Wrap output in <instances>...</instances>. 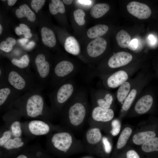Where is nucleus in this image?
<instances>
[{
    "label": "nucleus",
    "instance_id": "18",
    "mask_svg": "<svg viewBox=\"0 0 158 158\" xmlns=\"http://www.w3.org/2000/svg\"><path fill=\"white\" fill-rule=\"evenodd\" d=\"M42 40L43 43L49 47H53L56 43L55 35L50 29L46 27H43L41 30Z\"/></svg>",
    "mask_w": 158,
    "mask_h": 158
},
{
    "label": "nucleus",
    "instance_id": "24",
    "mask_svg": "<svg viewBox=\"0 0 158 158\" xmlns=\"http://www.w3.org/2000/svg\"><path fill=\"white\" fill-rule=\"evenodd\" d=\"M132 132L131 128L129 127L125 128L121 133L118 139L116 147L120 149L126 144Z\"/></svg>",
    "mask_w": 158,
    "mask_h": 158
},
{
    "label": "nucleus",
    "instance_id": "10",
    "mask_svg": "<svg viewBox=\"0 0 158 158\" xmlns=\"http://www.w3.org/2000/svg\"><path fill=\"white\" fill-rule=\"evenodd\" d=\"M128 12L131 14L140 19H145L151 15L152 11L146 4L136 1H132L126 6Z\"/></svg>",
    "mask_w": 158,
    "mask_h": 158
},
{
    "label": "nucleus",
    "instance_id": "6",
    "mask_svg": "<svg viewBox=\"0 0 158 158\" xmlns=\"http://www.w3.org/2000/svg\"><path fill=\"white\" fill-rule=\"evenodd\" d=\"M95 76L100 78L105 87L112 89L119 87L127 81L128 78L127 73L122 70L113 71L107 74H97Z\"/></svg>",
    "mask_w": 158,
    "mask_h": 158
},
{
    "label": "nucleus",
    "instance_id": "9",
    "mask_svg": "<svg viewBox=\"0 0 158 158\" xmlns=\"http://www.w3.org/2000/svg\"><path fill=\"white\" fill-rule=\"evenodd\" d=\"M132 55L125 51L117 52L110 57L107 62L108 68L103 74H107L112 72L114 69L125 66L130 63L133 59Z\"/></svg>",
    "mask_w": 158,
    "mask_h": 158
},
{
    "label": "nucleus",
    "instance_id": "38",
    "mask_svg": "<svg viewBox=\"0 0 158 158\" xmlns=\"http://www.w3.org/2000/svg\"><path fill=\"white\" fill-rule=\"evenodd\" d=\"M45 1L44 0H32L31 2V7L35 11H38L44 5Z\"/></svg>",
    "mask_w": 158,
    "mask_h": 158
},
{
    "label": "nucleus",
    "instance_id": "33",
    "mask_svg": "<svg viewBox=\"0 0 158 158\" xmlns=\"http://www.w3.org/2000/svg\"><path fill=\"white\" fill-rule=\"evenodd\" d=\"M74 19L76 22L80 25H84L85 23L84 17L85 14L82 10L78 9L75 10L73 13Z\"/></svg>",
    "mask_w": 158,
    "mask_h": 158
},
{
    "label": "nucleus",
    "instance_id": "11",
    "mask_svg": "<svg viewBox=\"0 0 158 158\" xmlns=\"http://www.w3.org/2000/svg\"><path fill=\"white\" fill-rule=\"evenodd\" d=\"M107 44V41L103 38L100 37L95 38L88 44L87 54L91 58L98 57L105 51Z\"/></svg>",
    "mask_w": 158,
    "mask_h": 158
},
{
    "label": "nucleus",
    "instance_id": "41",
    "mask_svg": "<svg viewBox=\"0 0 158 158\" xmlns=\"http://www.w3.org/2000/svg\"><path fill=\"white\" fill-rule=\"evenodd\" d=\"M126 158H140L138 154L133 150L128 151L126 153Z\"/></svg>",
    "mask_w": 158,
    "mask_h": 158
},
{
    "label": "nucleus",
    "instance_id": "25",
    "mask_svg": "<svg viewBox=\"0 0 158 158\" xmlns=\"http://www.w3.org/2000/svg\"><path fill=\"white\" fill-rule=\"evenodd\" d=\"M130 89L131 85L127 81L119 87L116 94L117 98L119 102L124 101L130 91Z\"/></svg>",
    "mask_w": 158,
    "mask_h": 158
},
{
    "label": "nucleus",
    "instance_id": "16",
    "mask_svg": "<svg viewBox=\"0 0 158 158\" xmlns=\"http://www.w3.org/2000/svg\"><path fill=\"white\" fill-rule=\"evenodd\" d=\"M28 128L30 133L35 135L46 134L50 130L49 126L42 121L34 120L30 121L28 124Z\"/></svg>",
    "mask_w": 158,
    "mask_h": 158
},
{
    "label": "nucleus",
    "instance_id": "12",
    "mask_svg": "<svg viewBox=\"0 0 158 158\" xmlns=\"http://www.w3.org/2000/svg\"><path fill=\"white\" fill-rule=\"evenodd\" d=\"M35 63L37 72L39 77L42 79H46L51 75L50 64L46 60L45 56L39 54L36 57Z\"/></svg>",
    "mask_w": 158,
    "mask_h": 158
},
{
    "label": "nucleus",
    "instance_id": "39",
    "mask_svg": "<svg viewBox=\"0 0 158 158\" xmlns=\"http://www.w3.org/2000/svg\"><path fill=\"white\" fill-rule=\"evenodd\" d=\"M12 135L11 132L10 130L5 131L0 138V145L3 146L6 143L11 139Z\"/></svg>",
    "mask_w": 158,
    "mask_h": 158
},
{
    "label": "nucleus",
    "instance_id": "45",
    "mask_svg": "<svg viewBox=\"0 0 158 158\" xmlns=\"http://www.w3.org/2000/svg\"><path fill=\"white\" fill-rule=\"evenodd\" d=\"M80 3L84 5H90L91 3V1L89 0H79L77 1Z\"/></svg>",
    "mask_w": 158,
    "mask_h": 158
},
{
    "label": "nucleus",
    "instance_id": "28",
    "mask_svg": "<svg viewBox=\"0 0 158 158\" xmlns=\"http://www.w3.org/2000/svg\"><path fill=\"white\" fill-rule=\"evenodd\" d=\"M137 93V91L135 88L132 89L123 103L122 108L125 111L128 110L130 107Z\"/></svg>",
    "mask_w": 158,
    "mask_h": 158
},
{
    "label": "nucleus",
    "instance_id": "1",
    "mask_svg": "<svg viewBox=\"0 0 158 158\" xmlns=\"http://www.w3.org/2000/svg\"><path fill=\"white\" fill-rule=\"evenodd\" d=\"M91 110L87 92L85 88H78L61 112L69 126L71 129H76L83 125Z\"/></svg>",
    "mask_w": 158,
    "mask_h": 158
},
{
    "label": "nucleus",
    "instance_id": "20",
    "mask_svg": "<svg viewBox=\"0 0 158 158\" xmlns=\"http://www.w3.org/2000/svg\"><path fill=\"white\" fill-rule=\"evenodd\" d=\"M109 28L104 24H98L89 28L87 32V35L90 38H96L100 37L108 31Z\"/></svg>",
    "mask_w": 158,
    "mask_h": 158
},
{
    "label": "nucleus",
    "instance_id": "31",
    "mask_svg": "<svg viewBox=\"0 0 158 158\" xmlns=\"http://www.w3.org/2000/svg\"><path fill=\"white\" fill-rule=\"evenodd\" d=\"M31 30L29 27L26 25L21 23L19 26L16 27L15 29L16 34L18 35H23L25 38H30L32 35Z\"/></svg>",
    "mask_w": 158,
    "mask_h": 158
},
{
    "label": "nucleus",
    "instance_id": "27",
    "mask_svg": "<svg viewBox=\"0 0 158 158\" xmlns=\"http://www.w3.org/2000/svg\"><path fill=\"white\" fill-rule=\"evenodd\" d=\"M142 150L146 152L158 151V138L154 137L142 145Z\"/></svg>",
    "mask_w": 158,
    "mask_h": 158
},
{
    "label": "nucleus",
    "instance_id": "30",
    "mask_svg": "<svg viewBox=\"0 0 158 158\" xmlns=\"http://www.w3.org/2000/svg\"><path fill=\"white\" fill-rule=\"evenodd\" d=\"M12 64L20 69L27 67L30 63L29 56L27 54L23 56L19 59H13L11 61Z\"/></svg>",
    "mask_w": 158,
    "mask_h": 158
},
{
    "label": "nucleus",
    "instance_id": "21",
    "mask_svg": "<svg viewBox=\"0 0 158 158\" xmlns=\"http://www.w3.org/2000/svg\"><path fill=\"white\" fill-rule=\"evenodd\" d=\"M16 16L19 18L26 17L28 20L31 22H34L35 19V13L26 4H23L19 6L16 11Z\"/></svg>",
    "mask_w": 158,
    "mask_h": 158
},
{
    "label": "nucleus",
    "instance_id": "7",
    "mask_svg": "<svg viewBox=\"0 0 158 158\" xmlns=\"http://www.w3.org/2000/svg\"><path fill=\"white\" fill-rule=\"evenodd\" d=\"M114 112L111 108L106 109L99 106H92L88 118L91 127L97 124L111 121L114 116Z\"/></svg>",
    "mask_w": 158,
    "mask_h": 158
},
{
    "label": "nucleus",
    "instance_id": "2",
    "mask_svg": "<svg viewBox=\"0 0 158 158\" xmlns=\"http://www.w3.org/2000/svg\"><path fill=\"white\" fill-rule=\"evenodd\" d=\"M55 88L51 95V100L54 110L59 112L74 95L78 88L74 77L62 83Z\"/></svg>",
    "mask_w": 158,
    "mask_h": 158
},
{
    "label": "nucleus",
    "instance_id": "36",
    "mask_svg": "<svg viewBox=\"0 0 158 158\" xmlns=\"http://www.w3.org/2000/svg\"><path fill=\"white\" fill-rule=\"evenodd\" d=\"M111 129L110 133L113 136H116L119 133L121 129V123L117 119L112 120L111 123Z\"/></svg>",
    "mask_w": 158,
    "mask_h": 158
},
{
    "label": "nucleus",
    "instance_id": "48",
    "mask_svg": "<svg viewBox=\"0 0 158 158\" xmlns=\"http://www.w3.org/2000/svg\"><path fill=\"white\" fill-rule=\"evenodd\" d=\"M16 158H28V157L24 155H20L18 156Z\"/></svg>",
    "mask_w": 158,
    "mask_h": 158
},
{
    "label": "nucleus",
    "instance_id": "15",
    "mask_svg": "<svg viewBox=\"0 0 158 158\" xmlns=\"http://www.w3.org/2000/svg\"><path fill=\"white\" fill-rule=\"evenodd\" d=\"M153 95L147 94L140 97L135 106V111L139 114H145L151 108L154 102Z\"/></svg>",
    "mask_w": 158,
    "mask_h": 158
},
{
    "label": "nucleus",
    "instance_id": "5",
    "mask_svg": "<svg viewBox=\"0 0 158 158\" xmlns=\"http://www.w3.org/2000/svg\"><path fill=\"white\" fill-rule=\"evenodd\" d=\"M44 105V99L40 94L37 92L30 94L26 101L25 109L27 116L34 118L42 115Z\"/></svg>",
    "mask_w": 158,
    "mask_h": 158
},
{
    "label": "nucleus",
    "instance_id": "14",
    "mask_svg": "<svg viewBox=\"0 0 158 158\" xmlns=\"http://www.w3.org/2000/svg\"><path fill=\"white\" fill-rule=\"evenodd\" d=\"M9 83L15 89L22 90L26 87L27 83L26 79L19 72L15 71H9L8 75Z\"/></svg>",
    "mask_w": 158,
    "mask_h": 158
},
{
    "label": "nucleus",
    "instance_id": "23",
    "mask_svg": "<svg viewBox=\"0 0 158 158\" xmlns=\"http://www.w3.org/2000/svg\"><path fill=\"white\" fill-rule=\"evenodd\" d=\"M116 39L119 46L125 48L128 47L130 41L131 37L127 31L121 30L117 34Z\"/></svg>",
    "mask_w": 158,
    "mask_h": 158
},
{
    "label": "nucleus",
    "instance_id": "44",
    "mask_svg": "<svg viewBox=\"0 0 158 158\" xmlns=\"http://www.w3.org/2000/svg\"><path fill=\"white\" fill-rule=\"evenodd\" d=\"M35 44L34 41H31L25 46V48L27 49H30L34 47Z\"/></svg>",
    "mask_w": 158,
    "mask_h": 158
},
{
    "label": "nucleus",
    "instance_id": "26",
    "mask_svg": "<svg viewBox=\"0 0 158 158\" xmlns=\"http://www.w3.org/2000/svg\"><path fill=\"white\" fill-rule=\"evenodd\" d=\"M52 3L49 4L50 11L53 15H56L58 13H63L65 9L62 1L60 0H52Z\"/></svg>",
    "mask_w": 158,
    "mask_h": 158
},
{
    "label": "nucleus",
    "instance_id": "47",
    "mask_svg": "<svg viewBox=\"0 0 158 158\" xmlns=\"http://www.w3.org/2000/svg\"><path fill=\"white\" fill-rule=\"evenodd\" d=\"M63 2L66 4L69 5L71 4L73 0H63Z\"/></svg>",
    "mask_w": 158,
    "mask_h": 158
},
{
    "label": "nucleus",
    "instance_id": "34",
    "mask_svg": "<svg viewBox=\"0 0 158 158\" xmlns=\"http://www.w3.org/2000/svg\"><path fill=\"white\" fill-rule=\"evenodd\" d=\"M12 135L15 137H20L22 134V130L20 122L18 121L13 122L11 126Z\"/></svg>",
    "mask_w": 158,
    "mask_h": 158
},
{
    "label": "nucleus",
    "instance_id": "46",
    "mask_svg": "<svg viewBox=\"0 0 158 158\" xmlns=\"http://www.w3.org/2000/svg\"><path fill=\"white\" fill-rule=\"evenodd\" d=\"M17 0H8L7 1L8 5L9 6H13L16 3Z\"/></svg>",
    "mask_w": 158,
    "mask_h": 158
},
{
    "label": "nucleus",
    "instance_id": "50",
    "mask_svg": "<svg viewBox=\"0 0 158 158\" xmlns=\"http://www.w3.org/2000/svg\"><path fill=\"white\" fill-rule=\"evenodd\" d=\"M157 73L158 76V66L156 69V71Z\"/></svg>",
    "mask_w": 158,
    "mask_h": 158
},
{
    "label": "nucleus",
    "instance_id": "35",
    "mask_svg": "<svg viewBox=\"0 0 158 158\" xmlns=\"http://www.w3.org/2000/svg\"><path fill=\"white\" fill-rule=\"evenodd\" d=\"M11 90L8 87H4L0 89V105L2 106L11 95Z\"/></svg>",
    "mask_w": 158,
    "mask_h": 158
},
{
    "label": "nucleus",
    "instance_id": "42",
    "mask_svg": "<svg viewBox=\"0 0 158 158\" xmlns=\"http://www.w3.org/2000/svg\"><path fill=\"white\" fill-rule=\"evenodd\" d=\"M148 43L151 45H154L156 42V39L152 35H150L148 37Z\"/></svg>",
    "mask_w": 158,
    "mask_h": 158
},
{
    "label": "nucleus",
    "instance_id": "32",
    "mask_svg": "<svg viewBox=\"0 0 158 158\" xmlns=\"http://www.w3.org/2000/svg\"><path fill=\"white\" fill-rule=\"evenodd\" d=\"M16 43V40L11 37H8L6 41L1 42L0 44L1 50L6 52L11 50L13 46Z\"/></svg>",
    "mask_w": 158,
    "mask_h": 158
},
{
    "label": "nucleus",
    "instance_id": "19",
    "mask_svg": "<svg viewBox=\"0 0 158 158\" xmlns=\"http://www.w3.org/2000/svg\"><path fill=\"white\" fill-rule=\"evenodd\" d=\"M64 48L68 53L74 55H78L80 53V47L77 40L73 37L69 36L66 39Z\"/></svg>",
    "mask_w": 158,
    "mask_h": 158
},
{
    "label": "nucleus",
    "instance_id": "22",
    "mask_svg": "<svg viewBox=\"0 0 158 158\" xmlns=\"http://www.w3.org/2000/svg\"><path fill=\"white\" fill-rule=\"evenodd\" d=\"M109 6L107 4H97L94 6L91 9L90 15L95 18H100L106 14L109 11Z\"/></svg>",
    "mask_w": 158,
    "mask_h": 158
},
{
    "label": "nucleus",
    "instance_id": "17",
    "mask_svg": "<svg viewBox=\"0 0 158 158\" xmlns=\"http://www.w3.org/2000/svg\"><path fill=\"white\" fill-rule=\"evenodd\" d=\"M156 136L155 133L151 131L141 132L135 134L132 138L133 143L137 145H141Z\"/></svg>",
    "mask_w": 158,
    "mask_h": 158
},
{
    "label": "nucleus",
    "instance_id": "37",
    "mask_svg": "<svg viewBox=\"0 0 158 158\" xmlns=\"http://www.w3.org/2000/svg\"><path fill=\"white\" fill-rule=\"evenodd\" d=\"M101 142L105 152L107 154L110 153L112 150V145L108 139L107 137H103Z\"/></svg>",
    "mask_w": 158,
    "mask_h": 158
},
{
    "label": "nucleus",
    "instance_id": "43",
    "mask_svg": "<svg viewBox=\"0 0 158 158\" xmlns=\"http://www.w3.org/2000/svg\"><path fill=\"white\" fill-rule=\"evenodd\" d=\"M28 40V39L25 38L18 39V41L21 45L25 46Z\"/></svg>",
    "mask_w": 158,
    "mask_h": 158
},
{
    "label": "nucleus",
    "instance_id": "4",
    "mask_svg": "<svg viewBox=\"0 0 158 158\" xmlns=\"http://www.w3.org/2000/svg\"><path fill=\"white\" fill-rule=\"evenodd\" d=\"M51 142L56 149L64 152H66L71 148L75 146L83 145L72 133L68 131L54 133L51 137Z\"/></svg>",
    "mask_w": 158,
    "mask_h": 158
},
{
    "label": "nucleus",
    "instance_id": "3",
    "mask_svg": "<svg viewBox=\"0 0 158 158\" xmlns=\"http://www.w3.org/2000/svg\"><path fill=\"white\" fill-rule=\"evenodd\" d=\"M80 68L72 62L67 60L59 62L52 71L51 81L53 85L56 87L66 80L80 72Z\"/></svg>",
    "mask_w": 158,
    "mask_h": 158
},
{
    "label": "nucleus",
    "instance_id": "40",
    "mask_svg": "<svg viewBox=\"0 0 158 158\" xmlns=\"http://www.w3.org/2000/svg\"><path fill=\"white\" fill-rule=\"evenodd\" d=\"M138 45V40L136 39H134L130 41L127 48L130 50L135 51L137 49Z\"/></svg>",
    "mask_w": 158,
    "mask_h": 158
},
{
    "label": "nucleus",
    "instance_id": "13",
    "mask_svg": "<svg viewBox=\"0 0 158 158\" xmlns=\"http://www.w3.org/2000/svg\"><path fill=\"white\" fill-rule=\"evenodd\" d=\"M102 136L100 128L91 127L86 131L85 136L86 145L90 146H97L101 142Z\"/></svg>",
    "mask_w": 158,
    "mask_h": 158
},
{
    "label": "nucleus",
    "instance_id": "29",
    "mask_svg": "<svg viewBox=\"0 0 158 158\" xmlns=\"http://www.w3.org/2000/svg\"><path fill=\"white\" fill-rule=\"evenodd\" d=\"M24 143L20 137H15L9 139L3 146L7 150L17 148L22 146Z\"/></svg>",
    "mask_w": 158,
    "mask_h": 158
},
{
    "label": "nucleus",
    "instance_id": "49",
    "mask_svg": "<svg viewBox=\"0 0 158 158\" xmlns=\"http://www.w3.org/2000/svg\"><path fill=\"white\" fill-rule=\"evenodd\" d=\"M2 30V26L1 24H0V34H1Z\"/></svg>",
    "mask_w": 158,
    "mask_h": 158
},
{
    "label": "nucleus",
    "instance_id": "8",
    "mask_svg": "<svg viewBox=\"0 0 158 158\" xmlns=\"http://www.w3.org/2000/svg\"><path fill=\"white\" fill-rule=\"evenodd\" d=\"M92 106H99L108 109L111 108L114 98L109 92L102 89H92L90 92Z\"/></svg>",
    "mask_w": 158,
    "mask_h": 158
}]
</instances>
